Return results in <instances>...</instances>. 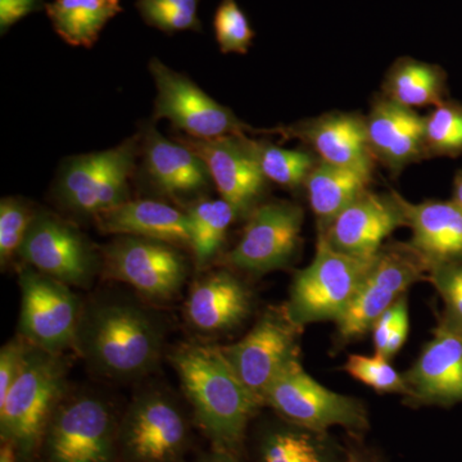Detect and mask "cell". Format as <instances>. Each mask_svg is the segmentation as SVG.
<instances>
[{"mask_svg":"<svg viewBox=\"0 0 462 462\" xmlns=\"http://www.w3.org/2000/svg\"><path fill=\"white\" fill-rule=\"evenodd\" d=\"M171 364L212 448L238 456L263 402L243 384L221 346L184 343L173 351Z\"/></svg>","mask_w":462,"mask_h":462,"instance_id":"obj_1","label":"cell"},{"mask_svg":"<svg viewBox=\"0 0 462 462\" xmlns=\"http://www.w3.org/2000/svg\"><path fill=\"white\" fill-rule=\"evenodd\" d=\"M165 345V329L145 307L124 300L85 307L74 348L99 375L130 380L156 367Z\"/></svg>","mask_w":462,"mask_h":462,"instance_id":"obj_2","label":"cell"},{"mask_svg":"<svg viewBox=\"0 0 462 462\" xmlns=\"http://www.w3.org/2000/svg\"><path fill=\"white\" fill-rule=\"evenodd\" d=\"M62 354L32 346L23 373L0 400V437L11 443L18 462H33L51 416L67 396Z\"/></svg>","mask_w":462,"mask_h":462,"instance_id":"obj_3","label":"cell"},{"mask_svg":"<svg viewBox=\"0 0 462 462\" xmlns=\"http://www.w3.org/2000/svg\"><path fill=\"white\" fill-rule=\"evenodd\" d=\"M375 257H354L337 251L319 231L314 260L298 272L291 282L284 307L288 318L300 328L338 320L354 300Z\"/></svg>","mask_w":462,"mask_h":462,"instance_id":"obj_4","label":"cell"},{"mask_svg":"<svg viewBox=\"0 0 462 462\" xmlns=\"http://www.w3.org/2000/svg\"><path fill=\"white\" fill-rule=\"evenodd\" d=\"M118 427L102 398L66 396L51 416L39 456L42 462H118Z\"/></svg>","mask_w":462,"mask_h":462,"instance_id":"obj_5","label":"cell"},{"mask_svg":"<svg viewBox=\"0 0 462 462\" xmlns=\"http://www.w3.org/2000/svg\"><path fill=\"white\" fill-rule=\"evenodd\" d=\"M263 404L284 420L316 431L343 427L364 431L369 427L366 407L357 398L337 393L316 382L300 360L291 361L267 389Z\"/></svg>","mask_w":462,"mask_h":462,"instance_id":"obj_6","label":"cell"},{"mask_svg":"<svg viewBox=\"0 0 462 462\" xmlns=\"http://www.w3.org/2000/svg\"><path fill=\"white\" fill-rule=\"evenodd\" d=\"M189 428L180 407L160 391L139 394L118 427L124 462H182Z\"/></svg>","mask_w":462,"mask_h":462,"instance_id":"obj_7","label":"cell"},{"mask_svg":"<svg viewBox=\"0 0 462 462\" xmlns=\"http://www.w3.org/2000/svg\"><path fill=\"white\" fill-rule=\"evenodd\" d=\"M18 282L21 338L53 354L74 348L84 307L71 287L30 266L20 273Z\"/></svg>","mask_w":462,"mask_h":462,"instance_id":"obj_8","label":"cell"},{"mask_svg":"<svg viewBox=\"0 0 462 462\" xmlns=\"http://www.w3.org/2000/svg\"><path fill=\"white\" fill-rule=\"evenodd\" d=\"M428 273L430 267L409 243L383 245L351 305L336 321L339 339L360 338L372 330L376 319Z\"/></svg>","mask_w":462,"mask_h":462,"instance_id":"obj_9","label":"cell"},{"mask_svg":"<svg viewBox=\"0 0 462 462\" xmlns=\"http://www.w3.org/2000/svg\"><path fill=\"white\" fill-rule=\"evenodd\" d=\"M135 153V139H130L107 151L72 158L60 173L58 196L72 211L94 217L126 202Z\"/></svg>","mask_w":462,"mask_h":462,"instance_id":"obj_10","label":"cell"},{"mask_svg":"<svg viewBox=\"0 0 462 462\" xmlns=\"http://www.w3.org/2000/svg\"><path fill=\"white\" fill-rule=\"evenodd\" d=\"M106 275L154 302L178 296L187 281V261L178 247L160 240L121 236L103 249Z\"/></svg>","mask_w":462,"mask_h":462,"instance_id":"obj_11","label":"cell"},{"mask_svg":"<svg viewBox=\"0 0 462 462\" xmlns=\"http://www.w3.org/2000/svg\"><path fill=\"white\" fill-rule=\"evenodd\" d=\"M18 256L32 269L69 287L88 288L102 258L74 225L51 212H36Z\"/></svg>","mask_w":462,"mask_h":462,"instance_id":"obj_12","label":"cell"},{"mask_svg":"<svg viewBox=\"0 0 462 462\" xmlns=\"http://www.w3.org/2000/svg\"><path fill=\"white\" fill-rule=\"evenodd\" d=\"M300 329L284 309L269 310L239 342L221 346L243 384L263 404L264 393L276 376L297 360Z\"/></svg>","mask_w":462,"mask_h":462,"instance_id":"obj_13","label":"cell"},{"mask_svg":"<svg viewBox=\"0 0 462 462\" xmlns=\"http://www.w3.org/2000/svg\"><path fill=\"white\" fill-rule=\"evenodd\" d=\"M303 209L287 200L264 203L249 214L247 224L227 263L249 273L288 266L296 256L302 233Z\"/></svg>","mask_w":462,"mask_h":462,"instance_id":"obj_14","label":"cell"},{"mask_svg":"<svg viewBox=\"0 0 462 462\" xmlns=\"http://www.w3.org/2000/svg\"><path fill=\"white\" fill-rule=\"evenodd\" d=\"M149 69L157 88L156 118H166L194 139H215L252 130L231 109L160 60H152Z\"/></svg>","mask_w":462,"mask_h":462,"instance_id":"obj_15","label":"cell"},{"mask_svg":"<svg viewBox=\"0 0 462 462\" xmlns=\"http://www.w3.org/2000/svg\"><path fill=\"white\" fill-rule=\"evenodd\" d=\"M205 162L211 181L221 199L234 207L239 216L249 215L267 187L254 156L252 141L245 134L215 139H179Z\"/></svg>","mask_w":462,"mask_h":462,"instance_id":"obj_16","label":"cell"},{"mask_svg":"<svg viewBox=\"0 0 462 462\" xmlns=\"http://www.w3.org/2000/svg\"><path fill=\"white\" fill-rule=\"evenodd\" d=\"M402 226H406V217L400 194L366 190L319 231L337 251L349 256L373 258L384 245V240Z\"/></svg>","mask_w":462,"mask_h":462,"instance_id":"obj_17","label":"cell"},{"mask_svg":"<svg viewBox=\"0 0 462 462\" xmlns=\"http://www.w3.org/2000/svg\"><path fill=\"white\" fill-rule=\"evenodd\" d=\"M411 402L451 407L462 402V330L442 319L433 338L403 374Z\"/></svg>","mask_w":462,"mask_h":462,"instance_id":"obj_18","label":"cell"},{"mask_svg":"<svg viewBox=\"0 0 462 462\" xmlns=\"http://www.w3.org/2000/svg\"><path fill=\"white\" fill-rule=\"evenodd\" d=\"M272 133L305 142L322 162L373 175L376 161L370 148L365 116L329 112L291 126L278 127Z\"/></svg>","mask_w":462,"mask_h":462,"instance_id":"obj_19","label":"cell"},{"mask_svg":"<svg viewBox=\"0 0 462 462\" xmlns=\"http://www.w3.org/2000/svg\"><path fill=\"white\" fill-rule=\"evenodd\" d=\"M366 118L367 136L375 161L393 175L428 157L424 116L383 94L376 97Z\"/></svg>","mask_w":462,"mask_h":462,"instance_id":"obj_20","label":"cell"},{"mask_svg":"<svg viewBox=\"0 0 462 462\" xmlns=\"http://www.w3.org/2000/svg\"><path fill=\"white\" fill-rule=\"evenodd\" d=\"M406 226L411 229L409 245L430 270L437 264L462 258V208L455 200L411 203L401 196Z\"/></svg>","mask_w":462,"mask_h":462,"instance_id":"obj_21","label":"cell"},{"mask_svg":"<svg viewBox=\"0 0 462 462\" xmlns=\"http://www.w3.org/2000/svg\"><path fill=\"white\" fill-rule=\"evenodd\" d=\"M251 307L247 285L229 272H217L193 285L185 312L197 330L215 334L238 327L247 319Z\"/></svg>","mask_w":462,"mask_h":462,"instance_id":"obj_22","label":"cell"},{"mask_svg":"<svg viewBox=\"0 0 462 462\" xmlns=\"http://www.w3.org/2000/svg\"><path fill=\"white\" fill-rule=\"evenodd\" d=\"M103 233L141 236L170 245L190 247L189 221L187 212L153 199L126 200L97 216Z\"/></svg>","mask_w":462,"mask_h":462,"instance_id":"obj_23","label":"cell"},{"mask_svg":"<svg viewBox=\"0 0 462 462\" xmlns=\"http://www.w3.org/2000/svg\"><path fill=\"white\" fill-rule=\"evenodd\" d=\"M144 163L149 176L169 196L196 193L211 180L202 160L182 143H173L149 129L144 139Z\"/></svg>","mask_w":462,"mask_h":462,"instance_id":"obj_24","label":"cell"},{"mask_svg":"<svg viewBox=\"0 0 462 462\" xmlns=\"http://www.w3.org/2000/svg\"><path fill=\"white\" fill-rule=\"evenodd\" d=\"M260 462H346V452L327 431L287 420L269 425L258 439Z\"/></svg>","mask_w":462,"mask_h":462,"instance_id":"obj_25","label":"cell"},{"mask_svg":"<svg viewBox=\"0 0 462 462\" xmlns=\"http://www.w3.org/2000/svg\"><path fill=\"white\" fill-rule=\"evenodd\" d=\"M373 175L346 167L329 165L319 160L305 182L310 207L324 230L364 191L369 190Z\"/></svg>","mask_w":462,"mask_h":462,"instance_id":"obj_26","label":"cell"},{"mask_svg":"<svg viewBox=\"0 0 462 462\" xmlns=\"http://www.w3.org/2000/svg\"><path fill=\"white\" fill-rule=\"evenodd\" d=\"M382 90L385 98L404 107H436L447 100V75L442 67L401 57L389 67Z\"/></svg>","mask_w":462,"mask_h":462,"instance_id":"obj_27","label":"cell"},{"mask_svg":"<svg viewBox=\"0 0 462 462\" xmlns=\"http://www.w3.org/2000/svg\"><path fill=\"white\" fill-rule=\"evenodd\" d=\"M45 9L58 36L84 48L93 47L103 27L123 11L120 0H54Z\"/></svg>","mask_w":462,"mask_h":462,"instance_id":"obj_28","label":"cell"},{"mask_svg":"<svg viewBox=\"0 0 462 462\" xmlns=\"http://www.w3.org/2000/svg\"><path fill=\"white\" fill-rule=\"evenodd\" d=\"M189 221L190 248L199 269L211 263L223 247L227 230L238 217L226 200L203 199L187 212Z\"/></svg>","mask_w":462,"mask_h":462,"instance_id":"obj_29","label":"cell"},{"mask_svg":"<svg viewBox=\"0 0 462 462\" xmlns=\"http://www.w3.org/2000/svg\"><path fill=\"white\" fill-rule=\"evenodd\" d=\"M252 148L267 181L275 182L285 189L305 187L307 178L319 162L316 154H312L314 152L305 149H287L254 141H252Z\"/></svg>","mask_w":462,"mask_h":462,"instance_id":"obj_30","label":"cell"},{"mask_svg":"<svg viewBox=\"0 0 462 462\" xmlns=\"http://www.w3.org/2000/svg\"><path fill=\"white\" fill-rule=\"evenodd\" d=\"M428 157H457L462 154V105L445 100L424 116Z\"/></svg>","mask_w":462,"mask_h":462,"instance_id":"obj_31","label":"cell"},{"mask_svg":"<svg viewBox=\"0 0 462 462\" xmlns=\"http://www.w3.org/2000/svg\"><path fill=\"white\" fill-rule=\"evenodd\" d=\"M345 370L352 378L380 393L409 394L403 375L383 356L349 355Z\"/></svg>","mask_w":462,"mask_h":462,"instance_id":"obj_32","label":"cell"},{"mask_svg":"<svg viewBox=\"0 0 462 462\" xmlns=\"http://www.w3.org/2000/svg\"><path fill=\"white\" fill-rule=\"evenodd\" d=\"M214 26L216 42L223 53H247L256 36L236 0H221L216 9Z\"/></svg>","mask_w":462,"mask_h":462,"instance_id":"obj_33","label":"cell"},{"mask_svg":"<svg viewBox=\"0 0 462 462\" xmlns=\"http://www.w3.org/2000/svg\"><path fill=\"white\" fill-rule=\"evenodd\" d=\"M36 212L23 200L7 197L0 202V263L3 267L20 252Z\"/></svg>","mask_w":462,"mask_h":462,"instance_id":"obj_34","label":"cell"},{"mask_svg":"<svg viewBox=\"0 0 462 462\" xmlns=\"http://www.w3.org/2000/svg\"><path fill=\"white\" fill-rule=\"evenodd\" d=\"M428 279L445 303L443 319L462 330V258L431 267Z\"/></svg>","mask_w":462,"mask_h":462,"instance_id":"obj_35","label":"cell"},{"mask_svg":"<svg viewBox=\"0 0 462 462\" xmlns=\"http://www.w3.org/2000/svg\"><path fill=\"white\" fill-rule=\"evenodd\" d=\"M32 348V345L18 336L0 349V400L5 397L23 373Z\"/></svg>","mask_w":462,"mask_h":462,"instance_id":"obj_36","label":"cell"},{"mask_svg":"<svg viewBox=\"0 0 462 462\" xmlns=\"http://www.w3.org/2000/svg\"><path fill=\"white\" fill-rule=\"evenodd\" d=\"M136 7L141 12L143 20L149 26L156 27L161 32L169 33L185 32V30L199 32L202 29L197 14L156 7V5H136Z\"/></svg>","mask_w":462,"mask_h":462,"instance_id":"obj_37","label":"cell"},{"mask_svg":"<svg viewBox=\"0 0 462 462\" xmlns=\"http://www.w3.org/2000/svg\"><path fill=\"white\" fill-rule=\"evenodd\" d=\"M406 298L407 296L404 294V296L401 297L396 303L389 307L387 311L383 312V314L376 319V321L374 322L372 331L376 355L383 356V354H384L389 336H391V331L393 329L394 324H396L401 307H402L403 300H406Z\"/></svg>","mask_w":462,"mask_h":462,"instance_id":"obj_38","label":"cell"},{"mask_svg":"<svg viewBox=\"0 0 462 462\" xmlns=\"http://www.w3.org/2000/svg\"><path fill=\"white\" fill-rule=\"evenodd\" d=\"M42 0H0V29L2 32L32 14Z\"/></svg>","mask_w":462,"mask_h":462,"instance_id":"obj_39","label":"cell"},{"mask_svg":"<svg viewBox=\"0 0 462 462\" xmlns=\"http://www.w3.org/2000/svg\"><path fill=\"white\" fill-rule=\"evenodd\" d=\"M410 330V318H409V302L406 300H403L402 307H401L400 314L394 324L393 329L391 331L389 336L387 346H385L384 354L383 357L389 358L393 357L401 351L404 343H406L407 337H409Z\"/></svg>","mask_w":462,"mask_h":462,"instance_id":"obj_40","label":"cell"},{"mask_svg":"<svg viewBox=\"0 0 462 462\" xmlns=\"http://www.w3.org/2000/svg\"><path fill=\"white\" fill-rule=\"evenodd\" d=\"M199 0H138L136 5H156L173 11L187 12V14H197Z\"/></svg>","mask_w":462,"mask_h":462,"instance_id":"obj_41","label":"cell"},{"mask_svg":"<svg viewBox=\"0 0 462 462\" xmlns=\"http://www.w3.org/2000/svg\"><path fill=\"white\" fill-rule=\"evenodd\" d=\"M197 462H240L238 456L229 454V452L220 451V449L212 448L211 452L203 455Z\"/></svg>","mask_w":462,"mask_h":462,"instance_id":"obj_42","label":"cell"},{"mask_svg":"<svg viewBox=\"0 0 462 462\" xmlns=\"http://www.w3.org/2000/svg\"><path fill=\"white\" fill-rule=\"evenodd\" d=\"M346 462H379L375 455L363 451V449H352L346 452Z\"/></svg>","mask_w":462,"mask_h":462,"instance_id":"obj_43","label":"cell"},{"mask_svg":"<svg viewBox=\"0 0 462 462\" xmlns=\"http://www.w3.org/2000/svg\"><path fill=\"white\" fill-rule=\"evenodd\" d=\"M0 462H18L16 451L11 443L2 442L0 448Z\"/></svg>","mask_w":462,"mask_h":462,"instance_id":"obj_44","label":"cell"},{"mask_svg":"<svg viewBox=\"0 0 462 462\" xmlns=\"http://www.w3.org/2000/svg\"><path fill=\"white\" fill-rule=\"evenodd\" d=\"M452 200H455L462 208V170L456 173L454 179V189H452Z\"/></svg>","mask_w":462,"mask_h":462,"instance_id":"obj_45","label":"cell"}]
</instances>
